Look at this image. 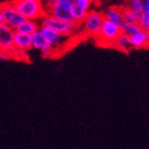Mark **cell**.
Returning <instances> with one entry per match:
<instances>
[{
    "mask_svg": "<svg viewBox=\"0 0 149 149\" xmlns=\"http://www.w3.org/2000/svg\"><path fill=\"white\" fill-rule=\"evenodd\" d=\"M12 3L24 19L40 20L46 14L42 0H13Z\"/></svg>",
    "mask_w": 149,
    "mask_h": 149,
    "instance_id": "cell-1",
    "label": "cell"
},
{
    "mask_svg": "<svg viewBox=\"0 0 149 149\" xmlns=\"http://www.w3.org/2000/svg\"><path fill=\"white\" fill-rule=\"evenodd\" d=\"M40 25L42 27H46L49 28L53 31L58 32L64 37H68L70 35L74 34L79 29V25L74 22H62L59 19L54 18L49 14H45V15L40 18Z\"/></svg>",
    "mask_w": 149,
    "mask_h": 149,
    "instance_id": "cell-2",
    "label": "cell"
},
{
    "mask_svg": "<svg viewBox=\"0 0 149 149\" xmlns=\"http://www.w3.org/2000/svg\"><path fill=\"white\" fill-rule=\"evenodd\" d=\"M14 33L15 30L11 29L4 24H0V51L9 53L12 59L18 60L19 51L14 48Z\"/></svg>",
    "mask_w": 149,
    "mask_h": 149,
    "instance_id": "cell-3",
    "label": "cell"
},
{
    "mask_svg": "<svg viewBox=\"0 0 149 149\" xmlns=\"http://www.w3.org/2000/svg\"><path fill=\"white\" fill-rule=\"evenodd\" d=\"M103 19L102 13L91 10L80 25H82V29L85 34L96 37L100 31Z\"/></svg>",
    "mask_w": 149,
    "mask_h": 149,
    "instance_id": "cell-4",
    "label": "cell"
},
{
    "mask_svg": "<svg viewBox=\"0 0 149 149\" xmlns=\"http://www.w3.org/2000/svg\"><path fill=\"white\" fill-rule=\"evenodd\" d=\"M121 33L120 27L114 22L103 19L100 31L97 35V38L102 42L103 45H108V46H112L114 40L117 38V36Z\"/></svg>",
    "mask_w": 149,
    "mask_h": 149,
    "instance_id": "cell-5",
    "label": "cell"
},
{
    "mask_svg": "<svg viewBox=\"0 0 149 149\" xmlns=\"http://www.w3.org/2000/svg\"><path fill=\"white\" fill-rule=\"evenodd\" d=\"M2 18L3 24L13 30H15L24 20L22 16L16 11L15 6H13L12 1H6L2 3Z\"/></svg>",
    "mask_w": 149,
    "mask_h": 149,
    "instance_id": "cell-6",
    "label": "cell"
},
{
    "mask_svg": "<svg viewBox=\"0 0 149 149\" xmlns=\"http://www.w3.org/2000/svg\"><path fill=\"white\" fill-rule=\"evenodd\" d=\"M72 0H59L49 11V15L62 22H72Z\"/></svg>",
    "mask_w": 149,
    "mask_h": 149,
    "instance_id": "cell-7",
    "label": "cell"
},
{
    "mask_svg": "<svg viewBox=\"0 0 149 149\" xmlns=\"http://www.w3.org/2000/svg\"><path fill=\"white\" fill-rule=\"evenodd\" d=\"M93 0H72V22L80 25L91 11Z\"/></svg>",
    "mask_w": 149,
    "mask_h": 149,
    "instance_id": "cell-8",
    "label": "cell"
},
{
    "mask_svg": "<svg viewBox=\"0 0 149 149\" xmlns=\"http://www.w3.org/2000/svg\"><path fill=\"white\" fill-rule=\"evenodd\" d=\"M40 32L42 33V35L45 37L47 44H48L54 51L58 50V48H60V47L62 46L63 44H64V40H65V38H66V37L59 34L58 32L53 31V30H51V29H49V28H46V27H42V26L40 27Z\"/></svg>",
    "mask_w": 149,
    "mask_h": 149,
    "instance_id": "cell-9",
    "label": "cell"
},
{
    "mask_svg": "<svg viewBox=\"0 0 149 149\" xmlns=\"http://www.w3.org/2000/svg\"><path fill=\"white\" fill-rule=\"evenodd\" d=\"M13 44H14V48L18 51H29L32 49L31 35L15 31Z\"/></svg>",
    "mask_w": 149,
    "mask_h": 149,
    "instance_id": "cell-10",
    "label": "cell"
},
{
    "mask_svg": "<svg viewBox=\"0 0 149 149\" xmlns=\"http://www.w3.org/2000/svg\"><path fill=\"white\" fill-rule=\"evenodd\" d=\"M149 43V32L141 30L139 33L133 34L130 36V44L131 48L134 49H142L148 47Z\"/></svg>",
    "mask_w": 149,
    "mask_h": 149,
    "instance_id": "cell-11",
    "label": "cell"
},
{
    "mask_svg": "<svg viewBox=\"0 0 149 149\" xmlns=\"http://www.w3.org/2000/svg\"><path fill=\"white\" fill-rule=\"evenodd\" d=\"M40 20H33V19H24L20 25L15 29V31L20 32V33H25V34L31 35L35 31L40 29Z\"/></svg>",
    "mask_w": 149,
    "mask_h": 149,
    "instance_id": "cell-12",
    "label": "cell"
},
{
    "mask_svg": "<svg viewBox=\"0 0 149 149\" xmlns=\"http://www.w3.org/2000/svg\"><path fill=\"white\" fill-rule=\"evenodd\" d=\"M103 18L107 20L114 22L116 25L120 26L123 24V17H121V8L118 6H111L107 9L104 13H102Z\"/></svg>",
    "mask_w": 149,
    "mask_h": 149,
    "instance_id": "cell-13",
    "label": "cell"
},
{
    "mask_svg": "<svg viewBox=\"0 0 149 149\" xmlns=\"http://www.w3.org/2000/svg\"><path fill=\"white\" fill-rule=\"evenodd\" d=\"M112 47H115L116 49L120 50V51L128 52L129 49L131 48L130 36L127 34H125V33H120V34L117 36V38L114 40V43H113Z\"/></svg>",
    "mask_w": 149,
    "mask_h": 149,
    "instance_id": "cell-14",
    "label": "cell"
},
{
    "mask_svg": "<svg viewBox=\"0 0 149 149\" xmlns=\"http://www.w3.org/2000/svg\"><path fill=\"white\" fill-rule=\"evenodd\" d=\"M31 42H32V49H36L38 51H42V50L46 49L47 47H50L47 44L45 37L40 32V29L37 31H35L33 34H31Z\"/></svg>",
    "mask_w": 149,
    "mask_h": 149,
    "instance_id": "cell-15",
    "label": "cell"
},
{
    "mask_svg": "<svg viewBox=\"0 0 149 149\" xmlns=\"http://www.w3.org/2000/svg\"><path fill=\"white\" fill-rule=\"evenodd\" d=\"M139 15L136 12H134L133 10H131L128 6L121 8V17H123V22L125 24H133L137 25V20H139Z\"/></svg>",
    "mask_w": 149,
    "mask_h": 149,
    "instance_id": "cell-16",
    "label": "cell"
},
{
    "mask_svg": "<svg viewBox=\"0 0 149 149\" xmlns=\"http://www.w3.org/2000/svg\"><path fill=\"white\" fill-rule=\"evenodd\" d=\"M119 27H120L121 33H125V34L129 35V36L136 34V33H139L142 30L139 27V25H133V24H125V22H123Z\"/></svg>",
    "mask_w": 149,
    "mask_h": 149,
    "instance_id": "cell-17",
    "label": "cell"
},
{
    "mask_svg": "<svg viewBox=\"0 0 149 149\" xmlns=\"http://www.w3.org/2000/svg\"><path fill=\"white\" fill-rule=\"evenodd\" d=\"M137 25L142 30L144 31H148L149 30V14L145 13H141L139 15V20H137Z\"/></svg>",
    "mask_w": 149,
    "mask_h": 149,
    "instance_id": "cell-18",
    "label": "cell"
},
{
    "mask_svg": "<svg viewBox=\"0 0 149 149\" xmlns=\"http://www.w3.org/2000/svg\"><path fill=\"white\" fill-rule=\"evenodd\" d=\"M143 4L144 0H128V8L133 10L137 14H141L143 12Z\"/></svg>",
    "mask_w": 149,
    "mask_h": 149,
    "instance_id": "cell-19",
    "label": "cell"
},
{
    "mask_svg": "<svg viewBox=\"0 0 149 149\" xmlns=\"http://www.w3.org/2000/svg\"><path fill=\"white\" fill-rule=\"evenodd\" d=\"M0 60H2V61H9V60H12V56H10L9 53L0 51Z\"/></svg>",
    "mask_w": 149,
    "mask_h": 149,
    "instance_id": "cell-20",
    "label": "cell"
},
{
    "mask_svg": "<svg viewBox=\"0 0 149 149\" xmlns=\"http://www.w3.org/2000/svg\"><path fill=\"white\" fill-rule=\"evenodd\" d=\"M145 14H149V0H144L143 4V12Z\"/></svg>",
    "mask_w": 149,
    "mask_h": 149,
    "instance_id": "cell-21",
    "label": "cell"
},
{
    "mask_svg": "<svg viewBox=\"0 0 149 149\" xmlns=\"http://www.w3.org/2000/svg\"><path fill=\"white\" fill-rule=\"evenodd\" d=\"M0 24H3V18H2V3H0Z\"/></svg>",
    "mask_w": 149,
    "mask_h": 149,
    "instance_id": "cell-22",
    "label": "cell"
}]
</instances>
